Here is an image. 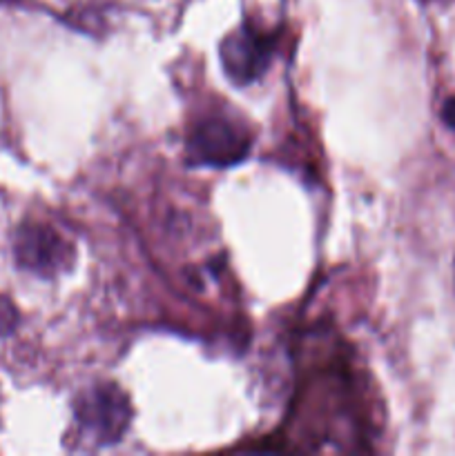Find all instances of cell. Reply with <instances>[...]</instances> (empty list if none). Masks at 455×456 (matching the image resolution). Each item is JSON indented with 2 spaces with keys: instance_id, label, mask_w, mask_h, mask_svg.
<instances>
[{
  "instance_id": "6da1fadb",
  "label": "cell",
  "mask_w": 455,
  "mask_h": 456,
  "mask_svg": "<svg viewBox=\"0 0 455 456\" xmlns=\"http://www.w3.org/2000/svg\"><path fill=\"white\" fill-rule=\"evenodd\" d=\"M132 421L128 395L114 383L89 386L76 396V435L85 448H107L123 439Z\"/></svg>"
},
{
  "instance_id": "7a4b0ae2",
  "label": "cell",
  "mask_w": 455,
  "mask_h": 456,
  "mask_svg": "<svg viewBox=\"0 0 455 456\" xmlns=\"http://www.w3.org/2000/svg\"><path fill=\"white\" fill-rule=\"evenodd\" d=\"M74 245L62 239L52 225L22 223L13 232V258L21 270L40 279H56L74 263Z\"/></svg>"
},
{
  "instance_id": "3957f363",
  "label": "cell",
  "mask_w": 455,
  "mask_h": 456,
  "mask_svg": "<svg viewBox=\"0 0 455 456\" xmlns=\"http://www.w3.org/2000/svg\"><path fill=\"white\" fill-rule=\"evenodd\" d=\"M250 134L228 118H205L187 138V156L199 167H232L250 154Z\"/></svg>"
},
{
  "instance_id": "277c9868",
  "label": "cell",
  "mask_w": 455,
  "mask_h": 456,
  "mask_svg": "<svg viewBox=\"0 0 455 456\" xmlns=\"http://www.w3.org/2000/svg\"><path fill=\"white\" fill-rule=\"evenodd\" d=\"M223 71L236 85H252L261 78L275 56V40L261 29L244 25L223 38L221 49Z\"/></svg>"
},
{
  "instance_id": "5b68a950",
  "label": "cell",
  "mask_w": 455,
  "mask_h": 456,
  "mask_svg": "<svg viewBox=\"0 0 455 456\" xmlns=\"http://www.w3.org/2000/svg\"><path fill=\"white\" fill-rule=\"evenodd\" d=\"M18 323H21V316H18L16 305L0 294V337H9L18 328Z\"/></svg>"
},
{
  "instance_id": "8992f818",
  "label": "cell",
  "mask_w": 455,
  "mask_h": 456,
  "mask_svg": "<svg viewBox=\"0 0 455 456\" xmlns=\"http://www.w3.org/2000/svg\"><path fill=\"white\" fill-rule=\"evenodd\" d=\"M442 120H444L451 129H455V98H449V101L442 105Z\"/></svg>"
},
{
  "instance_id": "52a82bcc",
  "label": "cell",
  "mask_w": 455,
  "mask_h": 456,
  "mask_svg": "<svg viewBox=\"0 0 455 456\" xmlns=\"http://www.w3.org/2000/svg\"><path fill=\"white\" fill-rule=\"evenodd\" d=\"M0 3H18V0H0Z\"/></svg>"
},
{
  "instance_id": "ba28073f",
  "label": "cell",
  "mask_w": 455,
  "mask_h": 456,
  "mask_svg": "<svg viewBox=\"0 0 455 456\" xmlns=\"http://www.w3.org/2000/svg\"><path fill=\"white\" fill-rule=\"evenodd\" d=\"M453 272H455V263H453Z\"/></svg>"
}]
</instances>
